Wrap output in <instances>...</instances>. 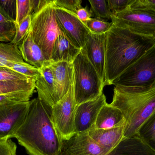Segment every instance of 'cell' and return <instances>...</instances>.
<instances>
[{
	"mask_svg": "<svg viewBox=\"0 0 155 155\" xmlns=\"http://www.w3.org/2000/svg\"><path fill=\"white\" fill-rule=\"evenodd\" d=\"M12 138L29 155H62L64 141L54 123L51 107L38 97L30 101L27 116Z\"/></svg>",
	"mask_w": 155,
	"mask_h": 155,
	"instance_id": "6da1fadb",
	"label": "cell"
},
{
	"mask_svg": "<svg viewBox=\"0 0 155 155\" xmlns=\"http://www.w3.org/2000/svg\"><path fill=\"white\" fill-rule=\"evenodd\" d=\"M155 46V38L137 34L113 25L105 33V78L104 86L112 82Z\"/></svg>",
	"mask_w": 155,
	"mask_h": 155,
	"instance_id": "7a4b0ae2",
	"label": "cell"
},
{
	"mask_svg": "<svg viewBox=\"0 0 155 155\" xmlns=\"http://www.w3.org/2000/svg\"><path fill=\"white\" fill-rule=\"evenodd\" d=\"M111 105L118 108L125 120L124 137L134 136L155 112V82L142 87L116 86Z\"/></svg>",
	"mask_w": 155,
	"mask_h": 155,
	"instance_id": "3957f363",
	"label": "cell"
},
{
	"mask_svg": "<svg viewBox=\"0 0 155 155\" xmlns=\"http://www.w3.org/2000/svg\"><path fill=\"white\" fill-rule=\"evenodd\" d=\"M73 64L74 94L77 105L97 98L103 93L104 83L82 49Z\"/></svg>",
	"mask_w": 155,
	"mask_h": 155,
	"instance_id": "277c9868",
	"label": "cell"
},
{
	"mask_svg": "<svg viewBox=\"0 0 155 155\" xmlns=\"http://www.w3.org/2000/svg\"><path fill=\"white\" fill-rule=\"evenodd\" d=\"M54 1L32 14L30 32L33 40L43 52L46 60L51 62L54 42L61 31L54 12Z\"/></svg>",
	"mask_w": 155,
	"mask_h": 155,
	"instance_id": "5b68a950",
	"label": "cell"
},
{
	"mask_svg": "<svg viewBox=\"0 0 155 155\" xmlns=\"http://www.w3.org/2000/svg\"><path fill=\"white\" fill-rule=\"evenodd\" d=\"M155 82V46L124 71L111 85L142 87Z\"/></svg>",
	"mask_w": 155,
	"mask_h": 155,
	"instance_id": "8992f818",
	"label": "cell"
},
{
	"mask_svg": "<svg viewBox=\"0 0 155 155\" xmlns=\"http://www.w3.org/2000/svg\"><path fill=\"white\" fill-rule=\"evenodd\" d=\"M111 21L113 25L155 38V12L152 10L129 6L113 15Z\"/></svg>",
	"mask_w": 155,
	"mask_h": 155,
	"instance_id": "52a82bcc",
	"label": "cell"
},
{
	"mask_svg": "<svg viewBox=\"0 0 155 155\" xmlns=\"http://www.w3.org/2000/svg\"><path fill=\"white\" fill-rule=\"evenodd\" d=\"M76 106L73 83L67 93L51 107L54 123L64 141H69L76 135L74 120Z\"/></svg>",
	"mask_w": 155,
	"mask_h": 155,
	"instance_id": "ba28073f",
	"label": "cell"
},
{
	"mask_svg": "<svg viewBox=\"0 0 155 155\" xmlns=\"http://www.w3.org/2000/svg\"><path fill=\"white\" fill-rule=\"evenodd\" d=\"M54 9L56 21L61 31L74 45L82 49L87 37L90 33L89 29L79 20L76 14L57 7L55 5Z\"/></svg>",
	"mask_w": 155,
	"mask_h": 155,
	"instance_id": "9c48e42d",
	"label": "cell"
},
{
	"mask_svg": "<svg viewBox=\"0 0 155 155\" xmlns=\"http://www.w3.org/2000/svg\"><path fill=\"white\" fill-rule=\"evenodd\" d=\"M29 105L30 101L0 106V138H9L20 127Z\"/></svg>",
	"mask_w": 155,
	"mask_h": 155,
	"instance_id": "30bf717a",
	"label": "cell"
},
{
	"mask_svg": "<svg viewBox=\"0 0 155 155\" xmlns=\"http://www.w3.org/2000/svg\"><path fill=\"white\" fill-rule=\"evenodd\" d=\"M106 103V97L103 93L94 100L77 105L74 120L76 134L88 133L95 127L98 113Z\"/></svg>",
	"mask_w": 155,
	"mask_h": 155,
	"instance_id": "8fae6325",
	"label": "cell"
},
{
	"mask_svg": "<svg viewBox=\"0 0 155 155\" xmlns=\"http://www.w3.org/2000/svg\"><path fill=\"white\" fill-rule=\"evenodd\" d=\"M105 33L97 34L90 32L82 49L104 84L105 78Z\"/></svg>",
	"mask_w": 155,
	"mask_h": 155,
	"instance_id": "7c38bea8",
	"label": "cell"
},
{
	"mask_svg": "<svg viewBox=\"0 0 155 155\" xmlns=\"http://www.w3.org/2000/svg\"><path fill=\"white\" fill-rule=\"evenodd\" d=\"M109 151L91 138L88 133L76 134L68 141H64L62 155H107Z\"/></svg>",
	"mask_w": 155,
	"mask_h": 155,
	"instance_id": "4fadbf2b",
	"label": "cell"
},
{
	"mask_svg": "<svg viewBox=\"0 0 155 155\" xmlns=\"http://www.w3.org/2000/svg\"><path fill=\"white\" fill-rule=\"evenodd\" d=\"M40 70L41 75L35 81L38 97L52 107L60 100L53 74L49 65L43 66Z\"/></svg>",
	"mask_w": 155,
	"mask_h": 155,
	"instance_id": "5bb4252c",
	"label": "cell"
},
{
	"mask_svg": "<svg viewBox=\"0 0 155 155\" xmlns=\"http://www.w3.org/2000/svg\"><path fill=\"white\" fill-rule=\"evenodd\" d=\"M50 67L52 71L59 99L61 100L69 91L74 82L73 63L62 62H51Z\"/></svg>",
	"mask_w": 155,
	"mask_h": 155,
	"instance_id": "9a60e30c",
	"label": "cell"
},
{
	"mask_svg": "<svg viewBox=\"0 0 155 155\" xmlns=\"http://www.w3.org/2000/svg\"><path fill=\"white\" fill-rule=\"evenodd\" d=\"M18 47L24 61L31 65L40 69L51 64L46 60L41 48L33 40L30 32Z\"/></svg>",
	"mask_w": 155,
	"mask_h": 155,
	"instance_id": "2e32d148",
	"label": "cell"
},
{
	"mask_svg": "<svg viewBox=\"0 0 155 155\" xmlns=\"http://www.w3.org/2000/svg\"><path fill=\"white\" fill-rule=\"evenodd\" d=\"M107 155H155V152L135 135L124 137Z\"/></svg>",
	"mask_w": 155,
	"mask_h": 155,
	"instance_id": "e0dca14e",
	"label": "cell"
},
{
	"mask_svg": "<svg viewBox=\"0 0 155 155\" xmlns=\"http://www.w3.org/2000/svg\"><path fill=\"white\" fill-rule=\"evenodd\" d=\"M81 51V49L74 45L61 31L54 45L51 62L73 63Z\"/></svg>",
	"mask_w": 155,
	"mask_h": 155,
	"instance_id": "ac0fdd59",
	"label": "cell"
},
{
	"mask_svg": "<svg viewBox=\"0 0 155 155\" xmlns=\"http://www.w3.org/2000/svg\"><path fill=\"white\" fill-rule=\"evenodd\" d=\"M124 126L110 129L94 127L88 132V134L96 143L110 152L124 138Z\"/></svg>",
	"mask_w": 155,
	"mask_h": 155,
	"instance_id": "d6986e66",
	"label": "cell"
},
{
	"mask_svg": "<svg viewBox=\"0 0 155 155\" xmlns=\"http://www.w3.org/2000/svg\"><path fill=\"white\" fill-rule=\"evenodd\" d=\"M125 120L118 108L106 103L99 111L95 128L110 129L125 126Z\"/></svg>",
	"mask_w": 155,
	"mask_h": 155,
	"instance_id": "ffe728a7",
	"label": "cell"
},
{
	"mask_svg": "<svg viewBox=\"0 0 155 155\" xmlns=\"http://www.w3.org/2000/svg\"><path fill=\"white\" fill-rule=\"evenodd\" d=\"M23 59L18 46L10 43H0V66L7 67L11 62L22 63Z\"/></svg>",
	"mask_w": 155,
	"mask_h": 155,
	"instance_id": "44dd1931",
	"label": "cell"
},
{
	"mask_svg": "<svg viewBox=\"0 0 155 155\" xmlns=\"http://www.w3.org/2000/svg\"><path fill=\"white\" fill-rule=\"evenodd\" d=\"M35 89V81L0 82V95L19 92L33 93Z\"/></svg>",
	"mask_w": 155,
	"mask_h": 155,
	"instance_id": "7402d4cb",
	"label": "cell"
},
{
	"mask_svg": "<svg viewBox=\"0 0 155 155\" xmlns=\"http://www.w3.org/2000/svg\"><path fill=\"white\" fill-rule=\"evenodd\" d=\"M136 135L155 152V112L140 126Z\"/></svg>",
	"mask_w": 155,
	"mask_h": 155,
	"instance_id": "603a6c76",
	"label": "cell"
},
{
	"mask_svg": "<svg viewBox=\"0 0 155 155\" xmlns=\"http://www.w3.org/2000/svg\"><path fill=\"white\" fill-rule=\"evenodd\" d=\"M7 67L35 81L41 75L39 68L31 65L25 62H11L8 65Z\"/></svg>",
	"mask_w": 155,
	"mask_h": 155,
	"instance_id": "cb8c5ba5",
	"label": "cell"
},
{
	"mask_svg": "<svg viewBox=\"0 0 155 155\" xmlns=\"http://www.w3.org/2000/svg\"><path fill=\"white\" fill-rule=\"evenodd\" d=\"M91 12L93 15L99 19L111 20L113 14L108 8L107 1L105 0H89Z\"/></svg>",
	"mask_w": 155,
	"mask_h": 155,
	"instance_id": "d4e9b609",
	"label": "cell"
},
{
	"mask_svg": "<svg viewBox=\"0 0 155 155\" xmlns=\"http://www.w3.org/2000/svg\"><path fill=\"white\" fill-rule=\"evenodd\" d=\"M33 93L19 92L0 95V106L29 102Z\"/></svg>",
	"mask_w": 155,
	"mask_h": 155,
	"instance_id": "484cf974",
	"label": "cell"
},
{
	"mask_svg": "<svg viewBox=\"0 0 155 155\" xmlns=\"http://www.w3.org/2000/svg\"><path fill=\"white\" fill-rule=\"evenodd\" d=\"M33 9L31 0L16 1V15L15 22L16 28L21 22L31 14H32Z\"/></svg>",
	"mask_w": 155,
	"mask_h": 155,
	"instance_id": "4316f807",
	"label": "cell"
},
{
	"mask_svg": "<svg viewBox=\"0 0 155 155\" xmlns=\"http://www.w3.org/2000/svg\"><path fill=\"white\" fill-rule=\"evenodd\" d=\"M112 22H106L99 18H91L87 22L86 25L90 32L101 34L107 32L113 26Z\"/></svg>",
	"mask_w": 155,
	"mask_h": 155,
	"instance_id": "83f0119b",
	"label": "cell"
},
{
	"mask_svg": "<svg viewBox=\"0 0 155 155\" xmlns=\"http://www.w3.org/2000/svg\"><path fill=\"white\" fill-rule=\"evenodd\" d=\"M32 14L27 16L16 28V33L11 43L18 46L21 43L25 36L30 32L31 24Z\"/></svg>",
	"mask_w": 155,
	"mask_h": 155,
	"instance_id": "f1b7e54d",
	"label": "cell"
},
{
	"mask_svg": "<svg viewBox=\"0 0 155 155\" xmlns=\"http://www.w3.org/2000/svg\"><path fill=\"white\" fill-rule=\"evenodd\" d=\"M31 80H33L20 74L8 67L0 66V82L28 81Z\"/></svg>",
	"mask_w": 155,
	"mask_h": 155,
	"instance_id": "f546056e",
	"label": "cell"
},
{
	"mask_svg": "<svg viewBox=\"0 0 155 155\" xmlns=\"http://www.w3.org/2000/svg\"><path fill=\"white\" fill-rule=\"evenodd\" d=\"M16 31L15 22L10 23H0V42H11L14 38Z\"/></svg>",
	"mask_w": 155,
	"mask_h": 155,
	"instance_id": "4dcf8cb0",
	"label": "cell"
},
{
	"mask_svg": "<svg viewBox=\"0 0 155 155\" xmlns=\"http://www.w3.org/2000/svg\"><path fill=\"white\" fill-rule=\"evenodd\" d=\"M135 0H107L109 11L113 15L129 7Z\"/></svg>",
	"mask_w": 155,
	"mask_h": 155,
	"instance_id": "1f68e13d",
	"label": "cell"
},
{
	"mask_svg": "<svg viewBox=\"0 0 155 155\" xmlns=\"http://www.w3.org/2000/svg\"><path fill=\"white\" fill-rule=\"evenodd\" d=\"M54 3L57 7L75 14L82 7L81 0H54Z\"/></svg>",
	"mask_w": 155,
	"mask_h": 155,
	"instance_id": "d6a6232c",
	"label": "cell"
},
{
	"mask_svg": "<svg viewBox=\"0 0 155 155\" xmlns=\"http://www.w3.org/2000/svg\"><path fill=\"white\" fill-rule=\"evenodd\" d=\"M17 146L8 138H0V155H16Z\"/></svg>",
	"mask_w": 155,
	"mask_h": 155,
	"instance_id": "836d02e7",
	"label": "cell"
},
{
	"mask_svg": "<svg viewBox=\"0 0 155 155\" xmlns=\"http://www.w3.org/2000/svg\"><path fill=\"white\" fill-rule=\"evenodd\" d=\"M0 5L12 19L15 20L16 15V1L0 0Z\"/></svg>",
	"mask_w": 155,
	"mask_h": 155,
	"instance_id": "e575fe53",
	"label": "cell"
},
{
	"mask_svg": "<svg viewBox=\"0 0 155 155\" xmlns=\"http://www.w3.org/2000/svg\"><path fill=\"white\" fill-rule=\"evenodd\" d=\"M130 7L148 9L155 12V0H135Z\"/></svg>",
	"mask_w": 155,
	"mask_h": 155,
	"instance_id": "d590c367",
	"label": "cell"
},
{
	"mask_svg": "<svg viewBox=\"0 0 155 155\" xmlns=\"http://www.w3.org/2000/svg\"><path fill=\"white\" fill-rule=\"evenodd\" d=\"M76 14L79 20L85 25L87 22L91 19L93 15V13L90 9L88 10L87 7H81L77 11Z\"/></svg>",
	"mask_w": 155,
	"mask_h": 155,
	"instance_id": "8d00e7d4",
	"label": "cell"
},
{
	"mask_svg": "<svg viewBox=\"0 0 155 155\" xmlns=\"http://www.w3.org/2000/svg\"><path fill=\"white\" fill-rule=\"evenodd\" d=\"M15 22V20L12 19L0 5V23H10Z\"/></svg>",
	"mask_w": 155,
	"mask_h": 155,
	"instance_id": "74e56055",
	"label": "cell"
}]
</instances>
